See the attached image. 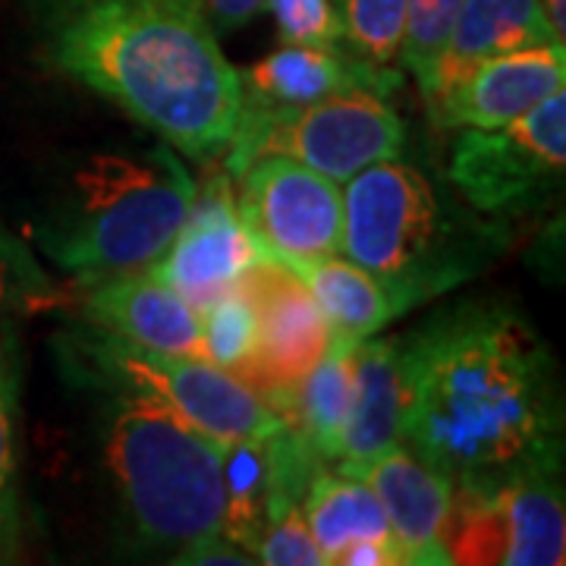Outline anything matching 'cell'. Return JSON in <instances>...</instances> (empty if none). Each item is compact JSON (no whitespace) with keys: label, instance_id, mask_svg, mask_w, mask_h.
I'll use <instances>...</instances> for the list:
<instances>
[{"label":"cell","instance_id":"6da1fadb","mask_svg":"<svg viewBox=\"0 0 566 566\" xmlns=\"http://www.w3.org/2000/svg\"><path fill=\"white\" fill-rule=\"evenodd\" d=\"M397 344L403 444L450 485L560 475L557 363L526 318L504 305H460Z\"/></svg>","mask_w":566,"mask_h":566},{"label":"cell","instance_id":"7a4b0ae2","mask_svg":"<svg viewBox=\"0 0 566 566\" xmlns=\"http://www.w3.org/2000/svg\"><path fill=\"white\" fill-rule=\"evenodd\" d=\"M41 13L48 57L70 80L189 158L227 148L243 88L205 17L164 0H57Z\"/></svg>","mask_w":566,"mask_h":566},{"label":"cell","instance_id":"3957f363","mask_svg":"<svg viewBox=\"0 0 566 566\" xmlns=\"http://www.w3.org/2000/svg\"><path fill=\"white\" fill-rule=\"evenodd\" d=\"M340 189V252L385 283L400 315L472 281L506 249L497 218L460 208L416 164H371Z\"/></svg>","mask_w":566,"mask_h":566},{"label":"cell","instance_id":"277c9868","mask_svg":"<svg viewBox=\"0 0 566 566\" xmlns=\"http://www.w3.org/2000/svg\"><path fill=\"white\" fill-rule=\"evenodd\" d=\"M196 199V182L170 151H95L76 164L66 192L39 227V245L61 271L95 283L161 262Z\"/></svg>","mask_w":566,"mask_h":566},{"label":"cell","instance_id":"5b68a950","mask_svg":"<svg viewBox=\"0 0 566 566\" xmlns=\"http://www.w3.org/2000/svg\"><path fill=\"white\" fill-rule=\"evenodd\" d=\"M104 465L145 542L182 554L223 535V444L177 412L107 394Z\"/></svg>","mask_w":566,"mask_h":566},{"label":"cell","instance_id":"8992f818","mask_svg":"<svg viewBox=\"0 0 566 566\" xmlns=\"http://www.w3.org/2000/svg\"><path fill=\"white\" fill-rule=\"evenodd\" d=\"M61 356L82 385L145 397L223 447L245 438H271L286 424L259 390L214 363L129 344L95 324L66 334Z\"/></svg>","mask_w":566,"mask_h":566},{"label":"cell","instance_id":"52a82bcc","mask_svg":"<svg viewBox=\"0 0 566 566\" xmlns=\"http://www.w3.org/2000/svg\"><path fill=\"white\" fill-rule=\"evenodd\" d=\"M406 126L385 92L349 88L300 111H240L223 170L237 180L255 158L283 155L344 186L371 164L400 158Z\"/></svg>","mask_w":566,"mask_h":566},{"label":"cell","instance_id":"ba28073f","mask_svg":"<svg viewBox=\"0 0 566 566\" xmlns=\"http://www.w3.org/2000/svg\"><path fill=\"white\" fill-rule=\"evenodd\" d=\"M566 167V88L497 129H465L450 182L485 218H523L554 202Z\"/></svg>","mask_w":566,"mask_h":566},{"label":"cell","instance_id":"9c48e42d","mask_svg":"<svg viewBox=\"0 0 566 566\" xmlns=\"http://www.w3.org/2000/svg\"><path fill=\"white\" fill-rule=\"evenodd\" d=\"M560 475H523L501 485L453 488L447 557L460 566H560L566 506Z\"/></svg>","mask_w":566,"mask_h":566},{"label":"cell","instance_id":"30bf717a","mask_svg":"<svg viewBox=\"0 0 566 566\" xmlns=\"http://www.w3.org/2000/svg\"><path fill=\"white\" fill-rule=\"evenodd\" d=\"M233 182L237 205L249 233L264 255L290 264H303L340 255L344 245V189L312 167L264 155L245 167Z\"/></svg>","mask_w":566,"mask_h":566},{"label":"cell","instance_id":"8fae6325","mask_svg":"<svg viewBox=\"0 0 566 566\" xmlns=\"http://www.w3.org/2000/svg\"><path fill=\"white\" fill-rule=\"evenodd\" d=\"M259 315V346L240 381L259 390L271 409H283L303 378L322 363L334 337L308 283L271 255H262L240 277Z\"/></svg>","mask_w":566,"mask_h":566},{"label":"cell","instance_id":"7c38bea8","mask_svg":"<svg viewBox=\"0 0 566 566\" xmlns=\"http://www.w3.org/2000/svg\"><path fill=\"white\" fill-rule=\"evenodd\" d=\"M262 255V245L255 243L240 214L233 177L223 170L205 182L202 192L196 189L180 233L151 271L196 312H202L230 293L245 268Z\"/></svg>","mask_w":566,"mask_h":566},{"label":"cell","instance_id":"4fadbf2b","mask_svg":"<svg viewBox=\"0 0 566 566\" xmlns=\"http://www.w3.org/2000/svg\"><path fill=\"white\" fill-rule=\"evenodd\" d=\"M349 475H359L375 491L387 516V526L406 564L447 566V520L453 485L444 472L424 463L400 441L375 460L340 465Z\"/></svg>","mask_w":566,"mask_h":566},{"label":"cell","instance_id":"5bb4252c","mask_svg":"<svg viewBox=\"0 0 566 566\" xmlns=\"http://www.w3.org/2000/svg\"><path fill=\"white\" fill-rule=\"evenodd\" d=\"M566 88L564 41L520 48L475 66L444 98L431 104L438 120L457 129H497L526 117Z\"/></svg>","mask_w":566,"mask_h":566},{"label":"cell","instance_id":"9a60e30c","mask_svg":"<svg viewBox=\"0 0 566 566\" xmlns=\"http://www.w3.org/2000/svg\"><path fill=\"white\" fill-rule=\"evenodd\" d=\"M400 73L371 66L340 48H312V44H281L264 61L240 73L243 107L252 114H281L318 104L337 92L375 88L394 92Z\"/></svg>","mask_w":566,"mask_h":566},{"label":"cell","instance_id":"2e32d148","mask_svg":"<svg viewBox=\"0 0 566 566\" xmlns=\"http://www.w3.org/2000/svg\"><path fill=\"white\" fill-rule=\"evenodd\" d=\"M85 322L129 344L174 356L202 353V315L148 268L136 274L85 283Z\"/></svg>","mask_w":566,"mask_h":566},{"label":"cell","instance_id":"e0dca14e","mask_svg":"<svg viewBox=\"0 0 566 566\" xmlns=\"http://www.w3.org/2000/svg\"><path fill=\"white\" fill-rule=\"evenodd\" d=\"M560 41L538 0H463V10L453 22V32L444 44V54L424 82V102L434 104L447 92L491 57H501L520 48Z\"/></svg>","mask_w":566,"mask_h":566},{"label":"cell","instance_id":"ac0fdd59","mask_svg":"<svg viewBox=\"0 0 566 566\" xmlns=\"http://www.w3.org/2000/svg\"><path fill=\"white\" fill-rule=\"evenodd\" d=\"M403 441V365L400 344L368 337L356 344V394L340 441L337 463L375 460Z\"/></svg>","mask_w":566,"mask_h":566},{"label":"cell","instance_id":"d6986e66","mask_svg":"<svg viewBox=\"0 0 566 566\" xmlns=\"http://www.w3.org/2000/svg\"><path fill=\"white\" fill-rule=\"evenodd\" d=\"M296 274L308 283L315 303L322 308L324 322L331 327L334 344H359L381 334L387 324L400 315L385 283L368 274L353 259L331 255L322 262L303 264Z\"/></svg>","mask_w":566,"mask_h":566},{"label":"cell","instance_id":"ffe728a7","mask_svg":"<svg viewBox=\"0 0 566 566\" xmlns=\"http://www.w3.org/2000/svg\"><path fill=\"white\" fill-rule=\"evenodd\" d=\"M303 513L324 564H340L346 547L365 538L394 542L375 491L359 475H349L344 469L331 472L327 463L315 469L312 482L305 488Z\"/></svg>","mask_w":566,"mask_h":566},{"label":"cell","instance_id":"44dd1931","mask_svg":"<svg viewBox=\"0 0 566 566\" xmlns=\"http://www.w3.org/2000/svg\"><path fill=\"white\" fill-rule=\"evenodd\" d=\"M356 394V344H331L283 409L290 424L322 463H337Z\"/></svg>","mask_w":566,"mask_h":566},{"label":"cell","instance_id":"7402d4cb","mask_svg":"<svg viewBox=\"0 0 566 566\" xmlns=\"http://www.w3.org/2000/svg\"><path fill=\"white\" fill-rule=\"evenodd\" d=\"M20 387V344L10 322H0V564L13 560L22 547Z\"/></svg>","mask_w":566,"mask_h":566},{"label":"cell","instance_id":"603a6c76","mask_svg":"<svg viewBox=\"0 0 566 566\" xmlns=\"http://www.w3.org/2000/svg\"><path fill=\"white\" fill-rule=\"evenodd\" d=\"M268 488H271L268 438H245L223 447L221 532L252 557L268 520Z\"/></svg>","mask_w":566,"mask_h":566},{"label":"cell","instance_id":"cb8c5ba5","mask_svg":"<svg viewBox=\"0 0 566 566\" xmlns=\"http://www.w3.org/2000/svg\"><path fill=\"white\" fill-rule=\"evenodd\" d=\"M199 315H202L205 359L243 378L259 346V315L243 286L237 283L230 293H223L218 303L202 308Z\"/></svg>","mask_w":566,"mask_h":566},{"label":"cell","instance_id":"d4e9b609","mask_svg":"<svg viewBox=\"0 0 566 566\" xmlns=\"http://www.w3.org/2000/svg\"><path fill=\"white\" fill-rule=\"evenodd\" d=\"M409 0H340L337 17L349 54L371 66L397 63Z\"/></svg>","mask_w":566,"mask_h":566},{"label":"cell","instance_id":"484cf974","mask_svg":"<svg viewBox=\"0 0 566 566\" xmlns=\"http://www.w3.org/2000/svg\"><path fill=\"white\" fill-rule=\"evenodd\" d=\"M463 10V0H409L406 7V32L397 61L412 73L419 88L431 80L434 66L444 54V44L453 32V22Z\"/></svg>","mask_w":566,"mask_h":566},{"label":"cell","instance_id":"4316f807","mask_svg":"<svg viewBox=\"0 0 566 566\" xmlns=\"http://www.w3.org/2000/svg\"><path fill=\"white\" fill-rule=\"evenodd\" d=\"M57 290L17 233L0 223V322L54 303Z\"/></svg>","mask_w":566,"mask_h":566},{"label":"cell","instance_id":"83f0119b","mask_svg":"<svg viewBox=\"0 0 566 566\" xmlns=\"http://www.w3.org/2000/svg\"><path fill=\"white\" fill-rule=\"evenodd\" d=\"M281 29L283 44H312V48H340V17L334 0H268Z\"/></svg>","mask_w":566,"mask_h":566},{"label":"cell","instance_id":"f1b7e54d","mask_svg":"<svg viewBox=\"0 0 566 566\" xmlns=\"http://www.w3.org/2000/svg\"><path fill=\"white\" fill-rule=\"evenodd\" d=\"M255 560L268 566H324L322 551L305 523L303 506H290L264 523Z\"/></svg>","mask_w":566,"mask_h":566},{"label":"cell","instance_id":"f546056e","mask_svg":"<svg viewBox=\"0 0 566 566\" xmlns=\"http://www.w3.org/2000/svg\"><path fill=\"white\" fill-rule=\"evenodd\" d=\"M268 10V0H202V13L214 32H237Z\"/></svg>","mask_w":566,"mask_h":566},{"label":"cell","instance_id":"4dcf8cb0","mask_svg":"<svg viewBox=\"0 0 566 566\" xmlns=\"http://www.w3.org/2000/svg\"><path fill=\"white\" fill-rule=\"evenodd\" d=\"M542 13H545L547 25L557 39L564 41L566 35V0H538Z\"/></svg>","mask_w":566,"mask_h":566},{"label":"cell","instance_id":"1f68e13d","mask_svg":"<svg viewBox=\"0 0 566 566\" xmlns=\"http://www.w3.org/2000/svg\"><path fill=\"white\" fill-rule=\"evenodd\" d=\"M164 3H170V7H180V10H186V13H199V17H205L202 0H164Z\"/></svg>","mask_w":566,"mask_h":566},{"label":"cell","instance_id":"d6a6232c","mask_svg":"<svg viewBox=\"0 0 566 566\" xmlns=\"http://www.w3.org/2000/svg\"><path fill=\"white\" fill-rule=\"evenodd\" d=\"M41 7H48V3H57V0H39Z\"/></svg>","mask_w":566,"mask_h":566}]
</instances>
